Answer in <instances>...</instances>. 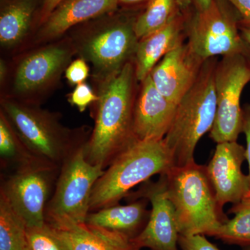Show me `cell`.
Here are the masks:
<instances>
[{
	"instance_id": "cell-26",
	"label": "cell",
	"mask_w": 250,
	"mask_h": 250,
	"mask_svg": "<svg viewBox=\"0 0 250 250\" xmlns=\"http://www.w3.org/2000/svg\"><path fill=\"white\" fill-rule=\"evenodd\" d=\"M99 95H95L91 88L85 83H80L76 85V88L69 95V103L73 106H77L79 111L83 112L89 105L97 103Z\"/></svg>"
},
{
	"instance_id": "cell-6",
	"label": "cell",
	"mask_w": 250,
	"mask_h": 250,
	"mask_svg": "<svg viewBox=\"0 0 250 250\" xmlns=\"http://www.w3.org/2000/svg\"><path fill=\"white\" fill-rule=\"evenodd\" d=\"M84 146L62 164L46 207L45 223L57 229L85 223L94 186L104 172L87 161Z\"/></svg>"
},
{
	"instance_id": "cell-29",
	"label": "cell",
	"mask_w": 250,
	"mask_h": 250,
	"mask_svg": "<svg viewBox=\"0 0 250 250\" xmlns=\"http://www.w3.org/2000/svg\"><path fill=\"white\" fill-rule=\"evenodd\" d=\"M242 133L246 136V159L249 166V173L248 177V186L250 192V103L246 104L243 106V125H242Z\"/></svg>"
},
{
	"instance_id": "cell-12",
	"label": "cell",
	"mask_w": 250,
	"mask_h": 250,
	"mask_svg": "<svg viewBox=\"0 0 250 250\" xmlns=\"http://www.w3.org/2000/svg\"><path fill=\"white\" fill-rule=\"evenodd\" d=\"M245 160L246 148L237 141L217 144L207 170L220 209L226 204L236 205L250 193L248 177L241 170Z\"/></svg>"
},
{
	"instance_id": "cell-20",
	"label": "cell",
	"mask_w": 250,
	"mask_h": 250,
	"mask_svg": "<svg viewBox=\"0 0 250 250\" xmlns=\"http://www.w3.org/2000/svg\"><path fill=\"white\" fill-rule=\"evenodd\" d=\"M35 9L34 0H14L0 15V42L3 47L17 45L27 34Z\"/></svg>"
},
{
	"instance_id": "cell-11",
	"label": "cell",
	"mask_w": 250,
	"mask_h": 250,
	"mask_svg": "<svg viewBox=\"0 0 250 250\" xmlns=\"http://www.w3.org/2000/svg\"><path fill=\"white\" fill-rule=\"evenodd\" d=\"M128 202L146 199L152 206L146 228L132 239L140 249L180 250L179 232L173 205L167 196L165 174L156 182L150 179L141 184L139 190L131 191L125 197Z\"/></svg>"
},
{
	"instance_id": "cell-2",
	"label": "cell",
	"mask_w": 250,
	"mask_h": 250,
	"mask_svg": "<svg viewBox=\"0 0 250 250\" xmlns=\"http://www.w3.org/2000/svg\"><path fill=\"white\" fill-rule=\"evenodd\" d=\"M165 174L180 236H212L228 221L217 203L207 166L194 161L183 167L173 166Z\"/></svg>"
},
{
	"instance_id": "cell-33",
	"label": "cell",
	"mask_w": 250,
	"mask_h": 250,
	"mask_svg": "<svg viewBox=\"0 0 250 250\" xmlns=\"http://www.w3.org/2000/svg\"><path fill=\"white\" fill-rule=\"evenodd\" d=\"M192 2H193L192 0H177L179 9L184 14H187V11L190 8Z\"/></svg>"
},
{
	"instance_id": "cell-35",
	"label": "cell",
	"mask_w": 250,
	"mask_h": 250,
	"mask_svg": "<svg viewBox=\"0 0 250 250\" xmlns=\"http://www.w3.org/2000/svg\"><path fill=\"white\" fill-rule=\"evenodd\" d=\"M119 2L123 3L125 4H139V3L144 2V1H148L149 0H118Z\"/></svg>"
},
{
	"instance_id": "cell-3",
	"label": "cell",
	"mask_w": 250,
	"mask_h": 250,
	"mask_svg": "<svg viewBox=\"0 0 250 250\" xmlns=\"http://www.w3.org/2000/svg\"><path fill=\"white\" fill-rule=\"evenodd\" d=\"M218 58L205 61L196 82L179 101L164 142L174 167L195 161L197 143L213 127L216 116L215 71Z\"/></svg>"
},
{
	"instance_id": "cell-15",
	"label": "cell",
	"mask_w": 250,
	"mask_h": 250,
	"mask_svg": "<svg viewBox=\"0 0 250 250\" xmlns=\"http://www.w3.org/2000/svg\"><path fill=\"white\" fill-rule=\"evenodd\" d=\"M70 57V49L62 45L49 46L27 56L16 70L15 90L28 94L47 86L59 76Z\"/></svg>"
},
{
	"instance_id": "cell-30",
	"label": "cell",
	"mask_w": 250,
	"mask_h": 250,
	"mask_svg": "<svg viewBox=\"0 0 250 250\" xmlns=\"http://www.w3.org/2000/svg\"><path fill=\"white\" fill-rule=\"evenodd\" d=\"M240 18V27L250 29V0H227Z\"/></svg>"
},
{
	"instance_id": "cell-1",
	"label": "cell",
	"mask_w": 250,
	"mask_h": 250,
	"mask_svg": "<svg viewBox=\"0 0 250 250\" xmlns=\"http://www.w3.org/2000/svg\"><path fill=\"white\" fill-rule=\"evenodd\" d=\"M134 62L126 63L103 82L99 95L95 127L85 143V159L105 170L115 159L139 141L134 131L136 95Z\"/></svg>"
},
{
	"instance_id": "cell-10",
	"label": "cell",
	"mask_w": 250,
	"mask_h": 250,
	"mask_svg": "<svg viewBox=\"0 0 250 250\" xmlns=\"http://www.w3.org/2000/svg\"><path fill=\"white\" fill-rule=\"evenodd\" d=\"M134 21L112 23L82 42L81 54L84 60L93 64L99 80L104 82L114 76L134 59L139 41Z\"/></svg>"
},
{
	"instance_id": "cell-21",
	"label": "cell",
	"mask_w": 250,
	"mask_h": 250,
	"mask_svg": "<svg viewBox=\"0 0 250 250\" xmlns=\"http://www.w3.org/2000/svg\"><path fill=\"white\" fill-rule=\"evenodd\" d=\"M18 137L4 113L0 114V163L6 172L16 170L36 160Z\"/></svg>"
},
{
	"instance_id": "cell-27",
	"label": "cell",
	"mask_w": 250,
	"mask_h": 250,
	"mask_svg": "<svg viewBox=\"0 0 250 250\" xmlns=\"http://www.w3.org/2000/svg\"><path fill=\"white\" fill-rule=\"evenodd\" d=\"M179 246L182 250H220L201 234L179 236ZM244 250H250V246L245 247Z\"/></svg>"
},
{
	"instance_id": "cell-34",
	"label": "cell",
	"mask_w": 250,
	"mask_h": 250,
	"mask_svg": "<svg viewBox=\"0 0 250 250\" xmlns=\"http://www.w3.org/2000/svg\"><path fill=\"white\" fill-rule=\"evenodd\" d=\"M240 31H241L242 37L246 41V42L250 47V29L249 28L240 27Z\"/></svg>"
},
{
	"instance_id": "cell-16",
	"label": "cell",
	"mask_w": 250,
	"mask_h": 250,
	"mask_svg": "<svg viewBox=\"0 0 250 250\" xmlns=\"http://www.w3.org/2000/svg\"><path fill=\"white\" fill-rule=\"evenodd\" d=\"M186 20L187 15L179 11L165 27L139 40L134 62L137 82H143L166 54L184 42Z\"/></svg>"
},
{
	"instance_id": "cell-5",
	"label": "cell",
	"mask_w": 250,
	"mask_h": 250,
	"mask_svg": "<svg viewBox=\"0 0 250 250\" xmlns=\"http://www.w3.org/2000/svg\"><path fill=\"white\" fill-rule=\"evenodd\" d=\"M1 106L18 137L39 160L62 167L88 141L81 130L62 126L54 113L11 100Z\"/></svg>"
},
{
	"instance_id": "cell-19",
	"label": "cell",
	"mask_w": 250,
	"mask_h": 250,
	"mask_svg": "<svg viewBox=\"0 0 250 250\" xmlns=\"http://www.w3.org/2000/svg\"><path fill=\"white\" fill-rule=\"evenodd\" d=\"M59 231L72 250H140L126 237L85 223Z\"/></svg>"
},
{
	"instance_id": "cell-8",
	"label": "cell",
	"mask_w": 250,
	"mask_h": 250,
	"mask_svg": "<svg viewBox=\"0 0 250 250\" xmlns=\"http://www.w3.org/2000/svg\"><path fill=\"white\" fill-rule=\"evenodd\" d=\"M61 167L36 159L1 175L0 195L27 228L45 225V210Z\"/></svg>"
},
{
	"instance_id": "cell-14",
	"label": "cell",
	"mask_w": 250,
	"mask_h": 250,
	"mask_svg": "<svg viewBox=\"0 0 250 250\" xmlns=\"http://www.w3.org/2000/svg\"><path fill=\"white\" fill-rule=\"evenodd\" d=\"M141 83L134 104L135 136L139 141L164 139L170 129L177 105L159 91L150 75Z\"/></svg>"
},
{
	"instance_id": "cell-23",
	"label": "cell",
	"mask_w": 250,
	"mask_h": 250,
	"mask_svg": "<svg viewBox=\"0 0 250 250\" xmlns=\"http://www.w3.org/2000/svg\"><path fill=\"white\" fill-rule=\"evenodd\" d=\"M180 11L177 0H149L147 8L134 21V30L139 40L167 25Z\"/></svg>"
},
{
	"instance_id": "cell-24",
	"label": "cell",
	"mask_w": 250,
	"mask_h": 250,
	"mask_svg": "<svg viewBox=\"0 0 250 250\" xmlns=\"http://www.w3.org/2000/svg\"><path fill=\"white\" fill-rule=\"evenodd\" d=\"M0 250H27V226L1 195Z\"/></svg>"
},
{
	"instance_id": "cell-31",
	"label": "cell",
	"mask_w": 250,
	"mask_h": 250,
	"mask_svg": "<svg viewBox=\"0 0 250 250\" xmlns=\"http://www.w3.org/2000/svg\"><path fill=\"white\" fill-rule=\"evenodd\" d=\"M64 0H44L41 14V22H45L49 15Z\"/></svg>"
},
{
	"instance_id": "cell-25",
	"label": "cell",
	"mask_w": 250,
	"mask_h": 250,
	"mask_svg": "<svg viewBox=\"0 0 250 250\" xmlns=\"http://www.w3.org/2000/svg\"><path fill=\"white\" fill-rule=\"evenodd\" d=\"M27 250H72L59 230L48 224L27 228Z\"/></svg>"
},
{
	"instance_id": "cell-17",
	"label": "cell",
	"mask_w": 250,
	"mask_h": 250,
	"mask_svg": "<svg viewBox=\"0 0 250 250\" xmlns=\"http://www.w3.org/2000/svg\"><path fill=\"white\" fill-rule=\"evenodd\" d=\"M146 199L130 201L127 205L119 204L90 212L85 224L134 239L146 228L151 210L147 208Z\"/></svg>"
},
{
	"instance_id": "cell-28",
	"label": "cell",
	"mask_w": 250,
	"mask_h": 250,
	"mask_svg": "<svg viewBox=\"0 0 250 250\" xmlns=\"http://www.w3.org/2000/svg\"><path fill=\"white\" fill-rule=\"evenodd\" d=\"M89 75V67L83 59H78L72 62L65 70V78L72 85L83 83Z\"/></svg>"
},
{
	"instance_id": "cell-32",
	"label": "cell",
	"mask_w": 250,
	"mask_h": 250,
	"mask_svg": "<svg viewBox=\"0 0 250 250\" xmlns=\"http://www.w3.org/2000/svg\"><path fill=\"white\" fill-rule=\"evenodd\" d=\"M196 10L204 11L209 7L212 0H192Z\"/></svg>"
},
{
	"instance_id": "cell-22",
	"label": "cell",
	"mask_w": 250,
	"mask_h": 250,
	"mask_svg": "<svg viewBox=\"0 0 250 250\" xmlns=\"http://www.w3.org/2000/svg\"><path fill=\"white\" fill-rule=\"evenodd\" d=\"M228 213L234 216L229 219L212 236L228 244L250 246V192L241 202L233 205Z\"/></svg>"
},
{
	"instance_id": "cell-7",
	"label": "cell",
	"mask_w": 250,
	"mask_h": 250,
	"mask_svg": "<svg viewBox=\"0 0 250 250\" xmlns=\"http://www.w3.org/2000/svg\"><path fill=\"white\" fill-rule=\"evenodd\" d=\"M186 15L187 45L204 62L233 54L250 59V47L240 31L239 16L227 0H212L208 9Z\"/></svg>"
},
{
	"instance_id": "cell-13",
	"label": "cell",
	"mask_w": 250,
	"mask_h": 250,
	"mask_svg": "<svg viewBox=\"0 0 250 250\" xmlns=\"http://www.w3.org/2000/svg\"><path fill=\"white\" fill-rule=\"evenodd\" d=\"M204 62L183 42L166 54L149 75L159 91L177 105L196 82Z\"/></svg>"
},
{
	"instance_id": "cell-18",
	"label": "cell",
	"mask_w": 250,
	"mask_h": 250,
	"mask_svg": "<svg viewBox=\"0 0 250 250\" xmlns=\"http://www.w3.org/2000/svg\"><path fill=\"white\" fill-rule=\"evenodd\" d=\"M118 0H64L42 23V39H52L79 23L114 11Z\"/></svg>"
},
{
	"instance_id": "cell-4",
	"label": "cell",
	"mask_w": 250,
	"mask_h": 250,
	"mask_svg": "<svg viewBox=\"0 0 250 250\" xmlns=\"http://www.w3.org/2000/svg\"><path fill=\"white\" fill-rule=\"evenodd\" d=\"M164 140L137 141L105 169L94 186L90 212L118 205L131 190L173 167Z\"/></svg>"
},
{
	"instance_id": "cell-36",
	"label": "cell",
	"mask_w": 250,
	"mask_h": 250,
	"mask_svg": "<svg viewBox=\"0 0 250 250\" xmlns=\"http://www.w3.org/2000/svg\"><path fill=\"white\" fill-rule=\"evenodd\" d=\"M5 74H6V67L4 62H1V66H0V75H1V81L4 80L5 78Z\"/></svg>"
},
{
	"instance_id": "cell-9",
	"label": "cell",
	"mask_w": 250,
	"mask_h": 250,
	"mask_svg": "<svg viewBox=\"0 0 250 250\" xmlns=\"http://www.w3.org/2000/svg\"><path fill=\"white\" fill-rule=\"evenodd\" d=\"M250 82V59L243 54L225 56L215 71L217 112L210 138L214 142L237 141L242 133V93Z\"/></svg>"
}]
</instances>
